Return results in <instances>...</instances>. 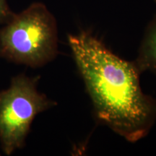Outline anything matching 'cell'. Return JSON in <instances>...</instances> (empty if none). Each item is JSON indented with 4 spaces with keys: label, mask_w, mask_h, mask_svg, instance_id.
<instances>
[{
    "label": "cell",
    "mask_w": 156,
    "mask_h": 156,
    "mask_svg": "<svg viewBox=\"0 0 156 156\" xmlns=\"http://www.w3.org/2000/svg\"><path fill=\"white\" fill-rule=\"evenodd\" d=\"M14 15L7 0H0V26L8 22Z\"/></svg>",
    "instance_id": "obj_5"
},
{
    "label": "cell",
    "mask_w": 156,
    "mask_h": 156,
    "mask_svg": "<svg viewBox=\"0 0 156 156\" xmlns=\"http://www.w3.org/2000/svg\"><path fill=\"white\" fill-rule=\"evenodd\" d=\"M134 62L141 74L148 72L156 75V14L146 28Z\"/></svg>",
    "instance_id": "obj_4"
},
{
    "label": "cell",
    "mask_w": 156,
    "mask_h": 156,
    "mask_svg": "<svg viewBox=\"0 0 156 156\" xmlns=\"http://www.w3.org/2000/svg\"><path fill=\"white\" fill-rule=\"evenodd\" d=\"M39 78L20 74L12 78L8 88L0 91V145L5 155L24 147L37 115L57 105L39 92Z\"/></svg>",
    "instance_id": "obj_3"
},
{
    "label": "cell",
    "mask_w": 156,
    "mask_h": 156,
    "mask_svg": "<svg viewBox=\"0 0 156 156\" xmlns=\"http://www.w3.org/2000/svg\"><path fill=\"white\" fill-rule=\"evenodd\" d=\"M154 1H155V2H156V0H154Z\"/></svg>",
    "instance_id": "obj_6"
},
{
    "label": "cell",
    "mask_w": 156,
    "mask_h": 156,
    "mask_svg": "<svg viewBox=\"0 0 156 156\" xmlns=\"http://www.w3.org/2000/svg\"><path fill=\"white\" fill-rule=\"evenodd\" d=\"M68 43L97 120L128 142L145 137L156 122V100L142 90L135 63L89 31L69 34Z\"/></svg>",
    "instance_id": "obj_1"
},
{
    "label": "cell",
    "mask_w": 156,
    "mask_h": 156,
    "mask_svg": "<svg viewBox=\"0 0 156 156\" xmlns=\"http://www.w3.org/2000/svg\"><path fill=\"white\" fill-rule=\"evenodd\" d=\"M58 54L56 19L46 6L34 2L0 28V57L31 68L42 67Z\"/></svg>",
    "instance_id": "obj_2"
}]
</instances>
